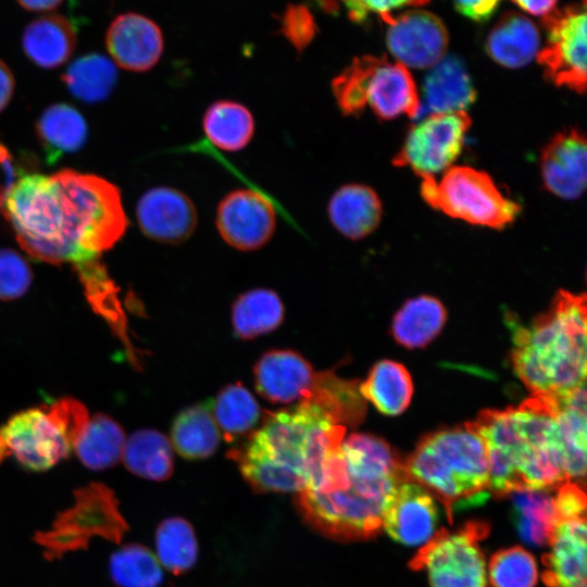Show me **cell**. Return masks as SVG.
Instances as JSON below:
<instances>
[{
    "label": "cell",
    "instance_id": "36",
    "mask_svg": "<svg viewBox=\"0 0 587 587\" xmlns=\"http://www.w3.org/2000/svg\"><path fill=\"white\" fill-rule=\"evenodd\" d=\"M125 434L112 417L96 413L74 446L80 462L90 470L114 466L123 455Z\"/></svg>",
    "mask_w": 587,
    "mask_h": 587
},
{
    "label": "cell",
    "instance_id": "32",
    "mask_svg": "<svg viewBox=\"0 0 587 587\" xmlns=\"http://www.w3.org/2000/svg\"><path fill=\"white\" fill-rule=\"evenodd\" d=\"M359 391L363 399L370 401L380 413L398 415L411 402L413 383L401 363L383 360L377 362L366 379L359 384Z\"/></svg>",
    "mask_w": 587,
    "mask_h": 587
},
{
    "label": "cell",
    "instance_id": "17",
    "mask_svg": "<svg viewBox=\"0 0 587 587\" xmlns=\"http://www.w3.org/2000/svg\"><path fill=\"white\" fill-rule=\"evenodd\" d=\"M436 498L423 486L404 479L397 488L383 516L382 528L404 546H423L438 532Z\"/></svg>",
    "mask_w": 587,
    "mask_h": 587
},
{
    "label": "cell",
    "instance_id": "20",
    "mask_svg": "<svg viewBox=\"0 0 587 587\" xmlns=\"http://www.w3.org/2000/svg\"><path fill=\"white\" fill-rule=\"evenodd\" d=\"M105 45L114 62L132 72L152 68L164 47L160 27L138 13L116 16L107 30Z\"/></svg>",
    "mask_w": 587,
    "mask_h": 587
},
{
    "label": "cell",
    "instance_id": "50",
    "mask_svg": "<svg viewBox=\"0 0 587 587\" xmlns=\"http://www.w3.org/2000/svg\"><path fill=\"white\" fill-rule=\"evenodd\" d=\"M25 10L32 12H48L60 7L63 0H16Z\"/></svg>",
    "mask_w": 587,
    "mask_h": 587
},
{
    "label": "cell",
    "instance_id": "26",
    "mask_svg": "<svg viewBox=\"0 0 587 587\" xmlns=\"http://www.w3.org/2000/svg\"><path fill=\"white\" fill-rule=\"evenodd\" d=\"M551 398L554 401L557 421L564 446L567 479L584 486L587 430L586 385L569 394Z\"/></svg>",
    "mask_w": 587,
    "mask_h": 587
},
{
    "label": "cell",
    "instance_id": "27",
    "mask_svg": "<svg viewBox=\"0 0 587 587\" xmlns=\"http://www.w3.org/2000/svg\"><path fill=\"white\" fill-rule=\"evenodd\" d=\"M430 68L423 92L432 113L465 111L475 101L473 82L459 58H442Z\"/></svg>",
    "mask_w": 587,
    "mask_h": 587
},
{
    "label": "cell",
    "instance_id": "4",
    "mask_svg": "<svg viewBox=\"0 0 587 587\" xmlns=\"http://www.w3.org/2000/svg\"><path fill=\"white\" fill-rule=\"evenodd\" d=\"M484 440L489 491L555 490L569 482L565 453L551 397L532 395L504 410H485L472 422Z\"/></svg>",
    "mask_w": 587,
    "mask_h": 587
},
{
    "label": "cell",
    "instance_id": "34",
    "mask_svg": "<svg viewBox=\"0 0 587 587\" xmlns=\"http://www.w3.org/2000/svg\"><path fill=\"white\" fill-rule=\"evenodd\" d=\"M553 490H521L509 494L512 517L522 540L533 546L549 542L557 525Z\"/></svg>",
    "mask_w": 587,
    "mask_h": 587
},
{
    "label": "cell",
    "instance_id": "6",
    "mask_svg": "<svg viewBox=\"0 0 587 587\" xmlns=\"http://www.w3.org/2000/svg\"><path fill=\"white\" fill-rule=\"evenodd\" d=\"M403 464L408 478L439 499L450 520L489 491L487 451L472 422L428 434Z\"/></svg>",
    "mask_w": 587,
    "mask_h": 587
},
{
    "label": "cell",
    "instance_id": "19",
    "mask_svg": "<svg viewBox=\"0 0 587 587\" xmlns=\"http://www.w3.org/2000/svg\"><path fill=\"white\" fill-rule=\"evenodd\" d=\"M586 138L576 128L555 134L544 147L540 174L545 188L566 200L580 197L587 178Z\"/></svg>",
    "mask_w": 587,
    "mask_h": 587
},
{
    "label": "cell",
    "instance_id": "43",
    "mask_svg": "<svg viewBox=\"0 0 587 587\" xmlns=\"http://www.w3.org/2000/svg\"><path fill=\"white\" fill-rule=\"evenodd\" d=\"M48 408L74 448L90 419L87 408L72 397L61 398Z\"/></svg>",
    "mask_w": 587,
    "mask_h": 587
},
{
    "label": "cell",
    "instance_id": "29",
    "mask_svg": "<svg viewBox=\"0 0 587 587\" xmlns=\"http://www.w3.org/2000/svg\"><path fill=\"white\" fill-rule=\"evenodd\" d=\"M171 439L177 453L185 459L201 460L212 455L218 447L221 433L211 402L197 403L179 412L172 424Z\"/></svg>",
    "mask_w": 587,
    "mask_h": 587
},
{
    "label": "cell",
    "instance_id": "35",
    "mask_svg": "<svg viewBox=\"0 0 587 587\" xmlns=\"http://www.w3.org/2000/svg\"><path fill=\"white\" fill-rule=\"evenodd\" d=\"M122 459L133 474L164 480L173 472V450L168 439L155 429H140L125 441Z\"/></svg>",
    "mask_w": 587,
    "mask_h": 587
},
{
    "label": "cell",
    "instance_id": "22",
    "mask_svg": "<svg viewBox=\"0 0 587 587\" xmlns=\"http://www.w3.org/2000/svg\"><path fill=\"white\" fill-rule=\"evenodd\" d=\"M327 215L334 228L344 237L359 240L378 226L383 215L382 201L371 187L350 183L340 186L328 200Z\"/></svg>",
    "mask_w": 587,
    "mask_h": 587
},
{
    "label": "cell",
    "instance_id": "14",
    "mask_svg": "<svg viewBox=\"0 0 587 587\" xmlns=\"http://www.w3.org/2000/svg\"><path fill=\"white\" fill-rule=\"evenodd\" d=\"M274 199L258 189H235L216 208L215 225L222 239L239 251L264 247L276 229Z\"/></svg>",
    "mask_w": 587,
    "mask_h": 587
},
{
    "label": "cell",
    "instance_id": "10",
    "mask_svg": "<svg viewBox=\"0 0 587 587\" xmlns=\"http://www.w3.org/2000/svg\"><path fill=\"white\" fill-rule=\"evenodd\" d=\"M489 527L472 521L449 532L439 529L410 561L413 570H424L430 587H487L485 555L479 541Z\"/></svg>",
    "mask_w": 587,
    "mask_h": 587
},
{
    "label": "cell",
    "instance_id": "13",
    "mask_svg": "<svg viewBox=\"0 0 587 587\" xmlns=\"http://www.w3.org/2000/svg\"><path fill=\"white\" fill-rule=\"evenodd\" d=\"M0 444L5 457L13 455L33 472L49 470L67 458L73 448L48 405L12 415L0 427Z\"/></svg>",
    "mask_w": 587,
    "mask_h": 587
},
{
    "label": "cell",
    "instance_id": "28",
    "mask_svg": "<svg viewBox=\"0 0 587 587\" xmlns=\"http://www.w3.org/2000/svg\"><path fill=\"white\" fill-rule=\"evenodd\" d=\"M36 133L47 161L55 162L65 153L78 151L86 142V120L74 107L55 103L48 107L36 123Z\"/></svg>",
    "mask_w": 587,
    "mask_h": 587
},
{
    "label": "cell",
    "instance_id": "33",
    "mask_svg": "<svg viewBox=\"0 0 587 587\" xmlns=\"http://www.w3.org/2000/svg\"><path fill=\"white\" fill-rule=\"evenodd\" d=\"M284 319V305L278 295L267 288L241 294L233 303L232 323L240 339H252L276 329Z\"/></svg>",
    "mask_w": 587,
    "mask_h": 587
},
{
    "label": "cell",
    "instance_id": "11",
    "mask_svg": "<svg viewBox=\"0 0 587 587\" xmlns=\"http://www.w3.org/2000/svg\"><path fill=\"white\" fill-rule=\"evenodd\" d=\"M471 124L466 111L430 113L409 129L394 165L421 178L444 173L460 155Z\"/></svg>",
    "mask_w": 587,
    "mask_h": 587
},
{
    "label": "cell",
    "instance_id": "24",
    "mask_svg": "<svg viewBox=\"0 0 587 587\" xmlns=\"http://www.w3.org/2000/svg\"><path fill=\"white\" fill-rule=\"evenodd\" d=\"M77 42L74 24L63 15L48 14L30 22L22 35V48L37 66L54 68L73 54Z\"/></svg>",
    "mask_w": 587,
    "mask_h": 587
},
{
    "label": "cell",
    "instance_id": "40",
    "mask_svg": "<svg viewBox=\"0 0 587 587\" xmlns=\"http://www.w3.org/2000/svg\"><path fill=\"white\" fill-rule=\"evenodd\" d=\"M160 562L174 574L189 570L197 560L198 545L191 525L182 517L164 520L155 533Z\"/></svg>",
    "mask_w": 587,
    "mask_h": 587
},
{
    "label": "cell",
    "instance_id": "41",
    "mask_svg": "<svg viewBox=\"0 0 587 587\" xmlns=\"http://www.w3.org/2000/svg\"><path fill=\"white\" fill-rule=\"evenodd\" d=\"M492 587H535L538 578L534 557L522 547L497 551L488 564Z\"/></svg>",
    "mask_w": 587,
    "mask_h": 587
},
{
    "label": "cell",
    "instance_id": "16",
    "mask_svg": "<svg viewBox=\"0 0 587 587\" xmlns=\"http://www.w3.org/2000/svg\"><path fill=\"white\" fill-rule=\"evenodd\" d=\"M136 217L145 236L167 245L189 239L198 224L193 201L182 190L166 186L150 188L139 198Z\"/></svg>",
    "mask_w": 587,
    "mask_h": 587
},
{
    "label": "cell",
    "instance_id": "23",
    "mask_svg": "<svg viewBox=\"0 0 587 587\" xmlns=\"http://www.w3.org/2000/svg\"><path fill=\"white\" fill-rule=\"evenodd\" d=\"M74 268L83 285L84 294L91 309L110 326L126 348L129 362L139 366L136 349L133 347L128 333L124 308L118 297V288L110 277L107 267L95 258L74 264Z\"/></svg>",
    "mask_w": 587,
    "mask_h": 587
},
{
    "label": "cell",
    "instance_id": "1",
    "mask_svg": "<svg viewBox=\"0 0 587 587\" xmlns=\"http://www.w3.org/2000/svg\"><path fill=\"white\" fill-rule=\"evenodd\" d=\"M0 213L22 249L52 265L99 258L128 225L115 185L68 168L22 174L1 201Z\"/></svg>",
    "mask_w": 587,
    "mask_h": 587
},
{
    "label": "cell",
    "instance_id": "46",
    "mask_svg": "<svg viewBox=\"0 0 587 587\" xmlns=\"http://www.w3.org/2000/svg\"><path fill=\"white\" fill-rule=\"evenodd\" d=\"M553 500L558 521L586 516L585 486L569 480L555 489Z\"/></svg>",
    "mask_w": 587,
    "mask_h": 587
},
{
    "label": "cell",
    "instance_id": "37",
    "mask_svg": "<svg viewBox=\"0 0 587 587\" xmlns=\"http://www.w3.org/2000/svg\"><path fill=\"white\" fill-rule=\"evenodd\" d=\"M115 64L100 53H88L75 59L62 79L78 100L96 103L109 98L117 83Z\"/></svg>",
    "mask_w": 587,
    "mask_h": 587
},
{
    "label": "cell",
    "instance_id": "5",
    "mask_svg": "<svg viewBox=\"0 0 587 587\" xmlns=\"http://www.w3.org/2000/svg\"><path fill=\"white\" fill-rule=\"evenodd\" d=\"M586 296L560 290L528 325H513V369L538 396L557 397L586 385Z\"/></svg>",
    "mask_w": 587,
    "mask_h": 587
},
{
    "label": "cell",
    "instance_id": "8",
    "mask_svg": "<svg viewBox=\"0 0 587 587\" xmlns=\"http://www.w3.org/2000/svg\"><path fill=\"white\" fill-rule=\"evenodd\" d=\"M421 196L433 209L472 225L501 229L521 211L485 172L452 165L439 179L421 178Z\"/></svg>",
    "mask_w": 587,
    "mask_h": 587
},
{
    "label": "cell",
    "instance_id": "42",
    "mask_svg": "<svg viewBox=\"0 0 587 587\" xmlns=\"http://www.w3.org/2000/svg\"><path fill=\"white\" fill-rule=\"evenodd\" d=\"M32 280V270L23 257L15 250L0 249V300L22 297Z\"/></svg>",
    "mask_w": 587,
    "mask_h": 587
},
{
    "label": "cell",
    "instance_id": "38",
    "mask_svg": "<svg viewBox=\"0 0 587 587\" xmlns=\"http://www.w3.org/2000/svg\"><path fill=\"white\" fill-rule=\"evenodd\" d=\"M211 410L227 441H234L251 432L261 415L257 400L240 383L221 389L211 402Z\"/></svg>",
    "mask_w": 587,
    "mask_h": 587
},
{
    "label": "cell",
    "instance_id": "49",
    "mask_svg": "<svg viewBox=\"0 0 587 587\" xmlns=\"http://www.w3.org/2000/svg\"><path fill=\"white\" fill-rule=\"evenodd\" d=\"M522 10L533 15H547L554 10L557 0H512Z\"/></svg>",
    "mask_w": 587,
    "mask_h": 587
},
{
    "label": "cell",
    "instance_id": "30",
    "mask_svg": "<svg viewBox=\"0 0 587 587\" xmlns=\"http://www.w3.org/2000/svg\"><path fill=\"white\" fill-rule=\"evenodd\" d=\"M202 128L214 147L237 152L252 140L255 122L245 104L235 100H217L204 111Z\"/></svg>",
    "mask_w": 587,
    "mask_h": 587
},
{
    "label": "cell",
    "instance_id": "7",
    "mask_svg": "<svg viewBox=\"0 0 587 587\" xmlns=\"http://www.w3.org/2000/svg\"><path fill=\"white\" fill-rule=\"evenodd\" d=\"M335 102L345 116H359L369 107L382 120L420 111L416 84L403 64L386 57H355L332 82Z\"/></svg>",
    "mask_w": 587,
    "mask_h": 587
},
{
    "label": "cell",
    "instance_id": "9",
    "mask_svg": "<svg viewBox=\"0 0 587 587\" xmlns=\"http://www.w3.org/2000/svg\"><path fill=\"white\" fill-rule=\"evenodd\" d=\"M127 529L113 490L102 483H90L74 491L73 504L60 512L48 529L37 532L34 540L43 557L53 561L86 549L95 538L120 542Z\"/></svg>",
    "mask_w": 587,
    "mask_h": 587
},
{
    "label": "cell",
    "instance_id": "44",
    "mask_svg": "<svg viewBox=\"0 0 587 587\" xmlns=\"http://www.w3.org/2000/svg\"><path fill=\"white\" fill-rule=\"evenodd\" d=\"M429 0H341L353 22H365L371 14L380 18L394 10L405 7H420Z\"/></svg>",
    "mask_w": 587,
    "mask_h": 587
},
{
    "label": "cell",
    "instance_id": "12",
    "mask_svg": "<svg viewBox=\"0 0 587 587\" xmlns=\"http://www.w3.org/2000/svg\"><path fill=\"white\" fill-rule=\"evenodd\" d=\"M546 46L537 52L545 76L577 93L586 89V1L544 16Z\"/></svg>",
    "mask_w": 587,
    "mask_h": 587
},
{
    "label": "cell",
    "instance_id": "48",
    "mask_svg": "<svg viewBox=\"0 0 587 587\" xmlns=\"http://www.w3.org/2000/svg\"><path fill=\"white\" fill-rule=\"evenodd\" d=\"M14 92V77L8 65L0 60V112L10 103Z\"/></svg>",
    "mask_w": 587,
    "mask_h": 587
},
{
    "label": "cell",
    "instance_id": "25",
    "mask_svg": "<svg viewBox=\"0 0 587 587\" xmlns=\"http://www.w3.org/2000/svg\"><path fill=\"white\" fill-rule=\"evenodd\" d=\"M540 36L536 25L517 12H505L488 34L485 48L498 64L519 68L537 54Z\"/></svg>",
    "mask_w": 587,
    "mask_h": 587
},
{
    "label": "cell",
    "instance_id": "45",
    "mask_svg": "<svg viewBox=\"0 0 587 587\" xmlns=\"http://www.w3.org/2000/svg\"><path fill=\"white\" fill-rule=\"evenodd\" d=\"M313 22L308 10L302 7H291L285 13L283 32L299 52L309 45L315 34Z\"/></svg>",
    "mask_w": 587,
    "mask_h": 587
},
{
    "label": "cell",
    "instance_id": "18",
    "mask_svg": "<svg viewBox=\"0 0 587 587\" xmlns=\"http://www.w3.org/2000/svg\"><path fill=\"white\" fill-rule=\"evenodd\" d=\"M319 374L307 359L289 349L265 352L253 369L257 391L272 403L284 404L308 400Z\"/></svg>",
    "mask_w": 587,
    "mask_h": 587
},
{
    "label": "cell",
    "instance_id": "31",
    "mask_svg": "<svg viewBox=\"0 0 587 587\" xmlns=\"http://www.w3.org/2000/svg\"><path fill=\"white\" fill-rule=\"evenodd\" d=\"M446 320V309L438 299L420 296L408 300L396 313L391 334L409 349L422 348L439 335Z\"/></svg>",
    "mask_w": 587,
    "mask_h": 587
},
{
    "label": "cell",
    "instance_id": "15",
    "mask_svg": "<svg viewBox=\"0 0 587 587\" xmlns=\"http://www.w3.org/2000/svg\"><path fill=\"white\" fill-rule=\"evenodd\" d=\"M380 20L387 26L386 43L390 53L405 67L428 68L445 58L448 32L435 14L408 10Z\"/></svg>",
    "mask_w": 587,
    "mask_h": 587
},
{
    "label": "cell",
    "instance_id": "2",
    "mask_svg": "<svg viewBox=\"0 0 587 587\" xmlns=\"http://www.w3.org/2000/svg\"><path fill=\"white\" fill-rule=\"evenodd\" d=\"M407 478L403 462L385 440L354 433L344 438L296 502L304 520L323 535L367 539L382 529L386 508Z\"/></svg>",
    "mask_w": 587,
    "mask_h": 587
},
{
    "label": "cell",
    "instance_id": "47",
    "mask_svg": "<svg viewBox=\"0 0 587 587\" xmlns=\"http://www.w3.org/2000/svg\"><path fill=\"white\" fill-rule=\"evenodd\" d=\"M501 0H453L459 13L475 21H487L497 10Z\"/></svg>",
    "mask_w": 587,
    "mask_h": 587
},
{
    "label": "cell",
    "instance_id": "39",
    "mask_svg": "<svg viewBox=\"0 0 587 587\" xmlns=\"http://www.w3.org/2000/svg\"><path fill=\"white\" fill-rule=\"evenodd\" d=\"M109 567L116 587H158L163 579L155 555L138 544L126 545L115 551Z\"/></svg>",
    "mask_w": 587,
    "mask_h": 587
},
{
    "label": "cell",
    "instance_id": "21",
    "mask_svg": "<svg viewBox=\"0 0 587 587\" xmlns=\"http://www.w3.org/2000/svg\"><path fill=\"white\" fill-rule=\"evenodd\" d=\"M542 555L548 587H586V516L560 520Z\"/></svg>",
    "mask_w": 587,
    "mask_h": 587
},
{
    "label": "cell",
    "instance_id": "3",
    "mask_svg": "<svg viewBox=\"0 0 587 587\" xmlns=\"http://www.w3.org/2000/svg\"><path fill=\"white\" fill-rule=\"evenodd\" d=\"M347 425L311 401L268 412L245 444L229 451L246 482L262 492H300L319 477Z\"/></svg>",
    "mask_w": 587,
    "mask_h": 587
}]
</instances>
